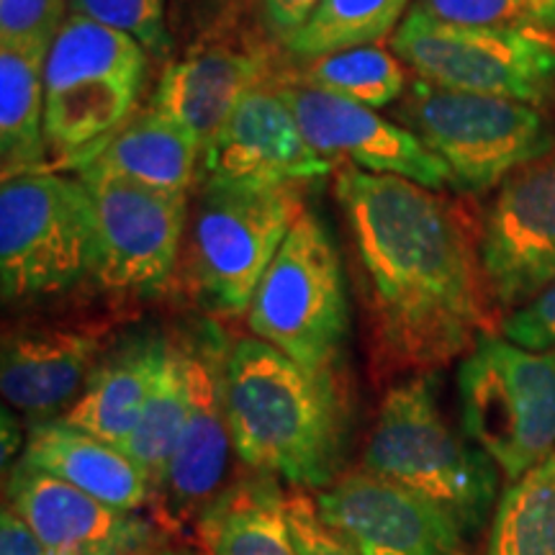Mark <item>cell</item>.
Segmentation results:
<instances>
[{"instance_id": "7", "label": "cell", "mask_w": 555, "mask_h": 555, "mask_svg": "<svg viewBox=\"0 0 555 555\" xmlns=\"http://www.w3.org/2000/svg\"><path fill=\"white\" fill-rule=\"evenodd\" d=\"M463 433L517 481L555 453V352L486 335L457 367Z\"/></svg>"}, {"instance_id": "8", "label": "cell", "mask_w": 555, "mask_h": 555, "mask_svg": "<svg viewBox=\"0 0 555 555\" xmlns=\"http://www.w3.org/2000/svg\"><path fill=\"white\" fill-rule=\"evenodd\" d=\"M304 211V185H204L185 234L189 281L201 307L229 319L247 314L262 275Z\"/></svg>"}, {"instance_id": "4", "label": "cell", "mask_w": 555, "mask_h": 555, "mask_svg": "<svg viewBox=\"0 0 555 555\" xmlns=\"http://www.w3.org/2000/svg\"><path fill=\"white\" fill-rule=\"evenodd\" d=\"M95 211L80 178L39 170L0 185L5 304L54 298L95 278Z\"/></svg>"}, {"instance_id": "9", "label": "cell", "mask_w": 555, "mask_h": 555, "mask_svg": "<svg viewBox=\"0 0 555 555\" xmlns=\"http://www.w3.org/2000/svg\"><path fill=\"white\" fill-rule=\"evenodd\" d=\"M388 44L414 78L543 111L555 106V37L535 26H457L409 11Z\"/></svg>"}, {"instance_id": "37", "label": "cell", "mask_w": 555, "mask_h": 555, "mask_svg": "<svg viewBox=\"0 0 555 555\" xmlns=\"http://www.w3.org/2000/svg\"><path fill=\"white\" fill-rule=\"evenodd\" d=\"M519 3H522L527 26H535L555 37V0H519Z\"/></svg>"}, {"instance_id": "33", "label": "cell", "mask_w": 555, "mask_h": 555, "mask_svg": "<svg viewBox=\"0 0 555 555\" xmlns=\"http://www.w3.org/2000/svg\"><path fill=\"white\" fill-rule=\"evenodd\" d=\"M499 335L525 350L555 352V281L522 309L506 314Z\"/></svg>"}, {"instance_id": "35", "label": "cell", "mask_w": 555, "mask_h": 555, "mask_svg": "<svg viewBox=\"0 0 555 555\" xmlns=\"http://www.w3.org/2000/svg\"><path fill=\"white\" fill-rule=\"evenodd\" d=\"M0 555H50L37 532L9 502L0 515Z\"/></svg>"}, {"instance_id": "6", "label": "cell", "mask_w": 555, "mask_h": 555, "mask_svg": "<svg viewBox=\"0 0 555 555\" xmlns=\"http://www.w3.org/2000/svg\"><path fill=\"white\" fill-rule=\"evenodd\" d=\"M399 119L448 165L453 189L496 191L512 172L555 150V124L543 108L435 86L409 82Z\"/></svg>"}, {"instance_id": "34", "label": "cell", "mask_w": 555, "mask_h": 555, "mask_svg": "<svg viewBox=\"0 0 555 555\" xmlns=\"http://www.w3.org/2000/svg\"><path fill=\"white\" fill-rule=\"evenodd\" d=\"M322 0H260V13L266 21V29L286 44L294 34L307 24Z\"/></svg>"}, {"instance_id": "21", "label": "cell", "mask_w": 555, "mask_h": 555, "mask_svg": "<svg viewBox=\"0 0 555 555\" xmlns=\"http://www.w3.org/2000/svg\"><path fill=\"white\" fill-rule=\"evenodd\" d=\"M198 555H296L288 494L278 478H234L201 512L191 530Z\"/></svg>"}, {"instance_id": "19", "label": "cell", "mask_w": 555, "mask_h": 555, "mask_svg": "<svg viewBox=\"0 0 555 555\" xmlns=\"http://www.w3.org/2000/svg\"><path fill=\"white\" fill-rule=\"evenodd\" d=\"M170 345L172 337L159 330L137 332L111 345L62 420L124 448L147 406Z\"/></svg>"}, {"instance_id": "26", "label": "cell", "mask_w": 555, "mask_h": 555, "mask_svg": "<svg viewBox=\"0 0 555 555\" xmlns=\"http://www.w3.org/2000/svg\"><path fill=\"white\" fill-rule=\"evenodd\" d=\"M414 0H322L283 50L298 62L356 47L384 44L406 18Z\"/></svg>"}, {"instance_id": "18", "label": "cell", "mask_w": 555, "mask_h": 555, "mask_svg": "<svg viewBox=\"0 0 555 555\" xmlns=\"http://www.w3.org/2000/svg\"><path fill=\"white\" fill-rule=\"evenodd\" d=\"M266 80H270L266 54L234 44H211L165 65L150 108L189 131L204 155L240 101Z\"/></svg>"}, {"instance_id": "1", "label": "cell", "mask_w": 555, "mask_h": 555, "mask_svg": "<svg viewBox=\"0 0 555 555\" xmlns=\"http://www.w3.org/2000/svg\"><path fill=\"white\" fill-rule=\"evenodd\" d=\"M335 198L378 378L435 373L494 335L496 309L478 258V229L455 201L352 165L335 172Z\"/></svg>"}, {"instance_id": "11", "label": "cell", "mask_w": 555, "mask_h": 555, "mask_svg": "<svg viewBox=\"0 0 555 555\" xmlns=\"http://www.w3.org/2000/svg\"><path fill=\"white\" fill-rule=\"evenodd\" d=\"M180 339L189 358V414L163 489L152 502V517L172 538L191 532L206 504L224 489L221 481L234 450L224 399V360L232 339L217 322H201Z\"/></svg>"}, {"instance_id": "38", "label": "cell", "mask_w": 555, "mask_h": 555, "mask_svg": "<svg viewBox=\"0 0 555 555\" xmlns=\"http://www.w3.org/2000/svg\"><path fill=\"white\" fill-rule=\"evenodd\" d=\"M139 555H198L196 551H189V547L178 545L176 538H163L157 540L155 545H150L147 551H142Z\"/></svg>"}, {"instance_id": "12", "label": "cell", "mask_w": 555, "mask_h": 555, "mask_svg": "<svg viewBox=\"0 0 555 555\" xmlns=\"http://www.w3.org/2000/svg\"><path fill=\"white\" fill-rule=\"evenodd\" d=\"M478 258L502 319L555 281V150L499 185L478 227Z\"/></svg>"}, {"instance_id": "31", "label": "cell", "mask_w": 555, "mask_h": 555, "mask_svg": "<svg viewBox=\"0 0 555 555\" xmlns=\"http://www.w3.org/2000/svg\"><path fill=\"white\" fill-rule=\"evenodd\" d=\"M288 527L296 555H360L343 532L327 525L317 499L301 489L288 494Z\"/></svg>"}, {"instance_id": "5", "label": "cell", "mask_w": 555, "mask_h": 555, "mask_svg": "<svg viewBox=\"0 0 555 555\" xmlns=\"http://www.w3.org/2000/svg\"><path fill=\"white\" fill-rule=\"evenodd\" d=\"M253 337L311 373H339L350 307L335 237L311 208L288 232L247 309Z\"/></svg>"}, {"instance_id": "24", "label": "cell", "mask_w": 555, "mask_h": 555, "mask_svg": "<svg viewBox=\"0 0 555 555\" xmlns=\"http://www.w3.org/2000/svg\"><path fill=\"white\" fill-rule=\"evenodd\" d=\"M150 52L129 34L80 13H69L44 65V93L82 80L144 82Z\"/></svg>"}, {"instance_id": "17", "label": "cell", "mask_w": 555, "mask_h": 555, "mask_svg": "<svg viewBox=\"0 0 555 555\" xmlns=\"http://www.w3.org/2000/svg\"><path fill=\"white\" fill-rule=\"evenodd\" d=\"M111 324L57 322L5 330L0 350V391L5 406L29 420H60L106 356Z\"/></svg>"}, {"instance_id": "3", "label": "cell", "mask_w": 555, "mask_h": 555, "mask_svg": "<svg viewBox=\"0 0 555 555\" xmlns=\"http://www.w3.org/2000/svg\"><path fill=\"white\" fill-rule=\"evenodd\" d=\"M363 468L440 506L474 535L496 509V463L457 435L437 401V376L399 378L380 399Z\"/></svg>"}, {"instance_id": "30", "label": "cell", "mask_w": 555, "mask_h": 555, "mask_svg": "<svg viewBox=\"0 0 555 555\" xmlns=\"http://www.w3.org/2000/svg\"><path fill=\"white\" fill-rule=\"evenodd\" d=\"M69 16V0H0V41L52 47Z\"/></svg>"}, {"instance_id": "2", "label": "cell", "mask_w": 555, "mask_h": 555, "mask_svg": "<svg viewBox=\"0 0 555 555\" xmlns=\"http://www.w3.org/2000/svg\"><path fill=\"white\" fill-rule=\"evenodd\" d=\"M224 399L234 455L301 491L339 478L350 404L339 373H311L258 337L232 339Z\"/></svg>"}, {"instance_id": "16", "label": "cell", "mask_w": 555, "mask_h": 555, "mask_svg": "<svg viewBox=\"0 0 555 555\" xmlns=\"http://www.w3.org/2000/svg\"><path fill=\"white\" fill-rule=\"evenodd\" d=\"M5 476V502L29 522L50 555H139L157 540L172 538L155 517L103 504L24 461Z\"/></svg>"}, {"instance_id": "23", "label": "cell", "mask_w": 555, "mask_h": 555, "mask_svg": "<svg viewBox=\"0 0 555 555\" xmlns=\"http://www.w3.org/2000/svg\"><path fill=\"white\" fill-rule=\"evenodd\" d=\"M50 47L0 41V176L50 168L44 139V65Z\"/></svg>"}, {"instance_id": "14", "label": "cell", "mask_w": 555, "mask_h": 555, "mask_svg": "<svg viewBox=\"0 0 555 555\" xmlns=\"http://www.w3.org/2000/svg\"><path fill=\"white\" fill-rule=\"evenodd\" d=\"M278 88L307 142L330 163L339 159L371 176L404 178L429 191L453 189L448 165L401 121L298 80L278 82Z\"/></svg>"}, {"instance_id": "20", "label": "cell", "mask_w": 555, "mask_h": 555, "mask_svg": "<svg viewBox=\"0 0 555 555\" xmlns=\"http://www.w3.org/2000/svg\"><path fill=\"white\" fill-rule=\"evenodd\" d=\"M18 461L116 509L142 512L152 506V483L142 468L121 448L67 425L62 416L31 425Z\"/></svg>"}, {"instance_id": "22", "label": "cell", "mask_w": 555, "mask_h": 555, "mask_svg": "<svg viewBox=\"0 0 555 555\" xmlns=\"http://www.w3.org/2000/svg\"><path fill=\"white\" fill-rule=\"evenodd\" d=\"M78 172H99L157 191L191 193L201 172V144L155 108L124 124Z\"/></svg>"}, {"instance_id": "15", "label": "cell", "mask_w": 555, "mask_h": 555, "mask_svg": "<svg viewBox=\"0 0 555 555\" xmlns=\"http://www.w3.org/2000/svg\"><path fill=\"white\" fill-rule=\"evenodd\" d=\"M317 504L360 555H466V535L453 517L365 468L339 474Z\"/></svg>"}, {"instance_id": "29", "label": "cell", "mask_w": 555, "mask_h": 555, "mask_svg": "<svg viewBox=\"0 0 555 555\" xmlns=\"http://www.w3.org/2000/svg\"><path fill=\"white\" fill-rule=\"evenodd\" d=\"M69 13H80L129 34L155 60H168L176 52L170 0H69Z\"/></svg>"}, {"instance_id": "25", "label": "cell", "mask_w": 555, "mask_h": 555, "mask_svg": "<svg viewBox=\"0 0 555 555\" xmlns=\"http://www.w3.org/2000/svg\"><path fill=\"white\" fill-rule=\"evenodd\" d=\"M191 378L189 358H185L183 339L172 337L168 360L159 373L155 388H152L147 406L139 416L134 433L124 442V453L142 468V474L152 483V502L163 489L168 476L172 453H176L180 433H183L185 414H189Z\"/></svg>"}, {"instance_id": "13", "label": "cell", "mask_w": 555, "mask_h": 555, "mask_svg": "<svg viewBox=\"0 0 555 555\" xmlns=\"http://www.w3.org/2000/svg\"><path fill=\"white\" fill-rule=\"evenodd\" d=\"M335 163L311 147L275 80L253 88L201 155V183L270 191L327 178Z\"/></svg>"}, {"instance_id": "32", "label": "cell", "mask_w": 555, "mask_h": 555, "mask_svg": "<svg viewBox=\"0 0 555 555\" xmlns=\"http://www.w3.org/2000/svg\"><path fill=\"white\" fill-rule=\"evenodd\" d=\"M409 11L457 26L525 24L519 0H414Z\"/></svg>"}, {"instance_id": "10", "label": "cell", "mask_w": 555, "mask_h": 555, "mask_svg": "<svg viewBox=\"0 0 555 555\" xmlns=\"http://www.w3.org/2000/svg\"><path fill=\"white\" fill-rule=\"evenodd\" d=\"M95 211V278L119 296H155L176 273L189 234V193L78 172Z\"/></svg>"}, {"instance_id": "28", "label": "cell", "mask_w": 555, "mask_h": 555, "mask_svg": "<svg viewBox=\"0 0 555 555\" xmlns=\"http://www.w3.org/2000/svg\"><path fill=\"white\" fill-rule=\"evenodd\" d=\"M298 82L367 108H386L404 99L406 65L384 44L356 47L301 62Z\"/></svg>"}, {"instance_id": "36", "label": "cell", "mask_w": 555, "mask_h": 555, "mask_svg": "<svg viewBox=\"0 0 555 555\" xmlns=\"http://www.w3.org/2000/svg\"><path fill=\"white\" fill-rule=\"evenodd\" d=\"M26 442H21V429H18V420L16 414H13L11 406H3V470L9 474V470L16 466V455L18 450L24 453Z\"/></svg>"}, {"instance_id": "27", "label": "cell", "mask_w": 555, "mask_h": 555, "mask_svg": "<svg viewBox=\"0 0 555 555\" xmlns=\"http://www.w3.org/2000/svg\"><path fill=\"white\" fill-rule=\"evenodd\" d=\"M486 555H555V453L499 496Z\"/></svg>"}]
</instances>
